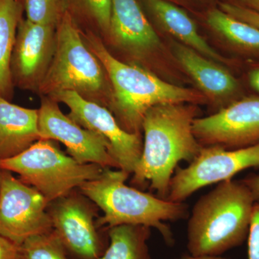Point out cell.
Instances as JSON below:
<instances>
[{
    "instance_id": "cell-8",
    "label": "cell",
    "mask_w": 259,
    "mask_h": 259,
    "mask_svg": "<svg viewBox=\"0 0 259 259\" xmlns=\"http://www.w3.org/2000/svg\"><path fill=\"white\" fill-rule=\"evenodd\" d=\"M97 207L79 189L48 204L53 232L70 257L99 259L108 246V233L102 234L97 226Z\"/></svg>"
},
{
    "instance_id": "cell-7",
    "label": "cell",
    "mask_w": 259,
    "mask_h": 259,
    "mask_svg": "<svg viewBox=\"0 0 259 259\" xmlns=\"http://www.w3.org/2000/svg\"><path fill=\"white\" fill-rule=\"evenodd\" d=\"M251 168H259V144L236 149L202 146L188 166L175 170L166 200L185 202L200 189L233 180L240 172Z\"/></svg>"
},
{
    "instance_id": "cell-14",
    "label": "cell",
    "mask_w": 259,
    "mask_h": 259,
    "mask_svg": "<svg viewBox=\"0 0 259 259\" xmlns=\"http://www.w3.org/2000/svg\"><path fill=\"white\" fill-rule=\"evenodd\" d=\"M107 36L116 47L139 62H147L161 49L159 37L137 0H112Z\"/></svg>"
},
{
    "instance_id": "cell-15",
    "label": "cell",
    "mask_w": 259,
    "mask_h": 259,
    "mask_svg": "<svg viewBox=\"0 0 259 259\" xmlns=\"http://www.w3.org/2000/svg\"><path fill=\"white\" fill-rule=\"evenodd\" d=\"M174 54L181 66L206 97L224 102L239 93L240 85L233 75L197 51L181 42L172 44Z\"/></svg>"
},
{
    "instance_id": "cell-21",
    "label": "cell",
    "mask_w": 259,
    "mask_h": 259,
    "mask_svg": "<svg viewBox=\"0 0 259 259\" xmlns=\"http://www.w3.org/2000/svg\"><path fill=\"white\" fill-rule=\"evenodd\" d=\"M19 259H71L54 232L28 238L20 245Z\"/></svg>"
},
{
    "instance_id": "cell-16",
    "label": "cell",
    "mask_w": 259,
    "mask_h": 259,
    "mask_svg": "<svg viewBox=\"0 0 259 259\" xmlns=\"http://www.w3.org/2000/svg\"><path fill=\"white\" fill-rule=\"evenodd\" d=\"M38 110L0 97V161L15 157L40 139Z\"/></svg>"
},
{
    "instance_id": "cell-23",
    "label": "cell",
    "mask_w": 259,
    "mask_h": 259,
    "mask_svg": "<svg viewBox=\"0 0 259 259\" xmlns=\"http://www.w3.org/2000/svg\"><path fill=\"white\" fill-rule=\"evenodd\" d=\"M73 7L108 35L112 0H70Z\"/></svg>"
},
{
    "instance_id": "cell-2",
    "label": "cell",
    "mask_w": 259,
    "mask_h": 259,
    "mask_svg": "<svg viewBox=\"0 0 259 259\" xmlns=\"http://www.w3.org/2000/svg\"><path fill=\"white\" fill-rule=\"evenodd\" d=\"M81 35L90 50L101 62L110 81L112 99L108 109L127 132L141 134L145 115L156 105H197L207 101L202 92L172 84L139 65L119 60L93 32L81 31Z\"/></svg>"
},
{
    "instance_id": "cell-5",
    "label": "cell",
    "mask_w": 259,
    "mask_h": 259,
    "mask_svg": "<svg viewBox=\"0 0 259 259\" xmlns=\"http://www.w3.org/2000/svg\"><path fill=\"white\" fill-rule=\"evenodd\" d=\"M65 91L74 92L107 108L111 102L106 71L85 44L81 30L68 10L56 27L54 56L37 93L48 97Z\"/></svg>"
},
{
    "instance_id": "cell-9",
    "label": "cell",
    "mask_w": 259,
    "mask_h": 259,
    "mask_svg": "<svg viewBox=\"0 0 259 259\" xmlns=\"http://www.w3.org/2000/svg\"><path fill=\"white\" fill-rule=\"evenodd\" d=\"M47 201L31 186L0 170V235L20 245L53 231Z\"/></svg>"
},
{
    "instance_id": "cell-11",
    "label": "cell",
    "mask_w": 259,
    "mask_h": 259,
    "mask_svg": "<svg viewBox=\"0 0 259 259\" xmlns=\"http://www.w3.org/2000/svg\"><path fill=\"white\" fill-rule=\"evenodd\" d=\"M193 131L202 146L236 149L258 144L259 97L236 100L212 115L197 117Z\"/></svg>"
},
{
    "instance_id": "cell-19",
    "label": "cell",
    "mask_w": 259,
    "mask_h": 259,
    "mask_svg": "<svg viewBox=\"0 0 259 259\" xmlns=\"http://www.w3.org/2000/svg\"><path fill=\"white\" fill-rule=\"evenodd\" d=\"M151 229L138 225L108 228V246L99 259H153L148 245Z\"/></svg>"
},
{
    "instance_id": "cell-29",
    "label": "cell",
    "mask_w": 259,
    "mask_h": 259,
    "mask_svg": "<svg viewBox=\"0 0 259 259\" xmlns=\"http://www.w3.org/2000/svg\"><path fill=\"white\" fill-rule=\"evenodd\" d=\"M175 259H228L223 257L222 255H185L180 258Z\"/></svg>"
},
{
    "instance_id": "cell-28",
    "label": "cell",
    "mask_w": 259,
    "mask_h": 259,
    "mask_svg": "<svg viewBox=\"0 0 259 259\" xmlns=\"http://www.w3.org/2000/svg\"><path fill=\"white\" fill-rule=\"evenodd\" d=\"M248 81L252 88L259 93V66L250 70L248 73Z\"/></svg>"
},
{
    "instance_id": "cell-6",
    "label": "cell",
    "mask_w": 259,
    "mask_h": 259,
    "mask_svg": "<svg viewBox=\"0 0 259 259\" xmlns=\"http://www.w3.org/2000/svg\"><path fill=\"white\" fill-rule=\"evenodd\" d=\"M104 168L79 163L48 139L38 140L18 156L0 161V170L18 174L20 180L38 191L49 204L97 178Z\"/></svg>"
},
{
    "instance_id": "cell-26",
    "label": "cell",
    "mask_w": 259,
    "mask_h": 259,
    "mask_svg": "<svg viewBox=\"0 0 259 259\" xmlns=\"http://www.w3.org/2000/svg\"><path fill=\"white\" fill-rule=\"evenodd\" d=\"M20 245L0 235V259H19Z\"/></svg>"
},
{
    "instance_id": "cell-22",
    "label": "cell",
    "mask_w": 259,
    "mask_h": 259,
    "mask_svg": "<svg viewBox=\"0 0 259 259\" xmlns=\"http://www.w3.org/2000/svg\"><path fill=\"white\" fill-rule=\"evenodd\" d=\"M23 6L29 21L54 27L68 10L64 0H23Z\"/></svg>"
},
{
    "instance_id": "cell-13",
    "label": "cell",
    "mask_w": 259,
    "mask_h": 259,
    "mask_svg": "<svg viewBox=\"0 0 259 259\" xmlns=\"http://www.w3.org/2000/svg\"><path fill=\"white\" fill-rule=\"evenodd\" d=\"M56 27L20 19L11 59L13 84L37 92L52 61Z\"/></svg>"
},
{
    "instance_id": "cell-27",
    "label": "cell",
    "mask_w": 259,
    "mask_h": 259,
    "mask_svg": "<svg viewBox=\"0 0 259 259\" xmlns=\"http://www.w3.org/2000/svg\"><path fill=\"white\" fill-rule=\"evenodd\" d=\"M241 181L248 187L255 202H259V175H250Z\"/></svg>"
},
{
    "instance_id": "cell-20",
    "label": "cell",
    "mask_w": 259,
    "mask_h": 259,
    "mask_svg": "<svg viewBox=\"0 0 259 259\" xmlns=\"http://www.w3.org/2000/svg\"><path fill=\"white\" fill-rule=\"evenodd\" d=\"M207 22L232 45L245 52L259 54V28L233 18L221 10L209 12Z\"/></svg>"
},
{
    "instance_id": "cell-25",
    "label": "cell",
    "mask_w": 259,
    "mask_h": 259,
    "mask_svg": "<svg viewBox=\"0 0 259 259\" xmlns=\"http://www.w3.org/2000/svg\"><path fill=\"white\" fill-rule=\"evenodd\" d=\"M221 10L233 18L250 24L259 28V13L245 6L224 3L221 5Z\"/></svg>"
},
{
    "instance_id": "cell-17",
    "label": "cell",
    "mask_w": 259,
    "mask_h": 259,
    "mask_svg": "<svg viewBox=\"0 0 259 259\" xmlns=\"http://www.w3.org/2000/svg\"><path fill=\"white\" fill-rule=\"evenodd\" d=\"M146 3L158 23L181 44L214 62L228 64L226 58L200 35L195 23L184 10L166 0H146Z\"/></svg>"
},
{
    "instance_id": "cell-24",
    "label": "cell",
    "mask_w": 259,
    "mask_h": 259,
    "mask_svg": "<svg viewBox=\"0 0 259 259\" xmlns=\"http://www.w3.org/2000/svg\"><path fill=\"white\" fill-rule=\"evenodd\" d=\"M246 241L248 259H259V202H255L253 206Z\"/></svg>"
},
{
    "instance_id": "cell-4",
    "label": "cell",
    "mask_w": 259,
    "mask_h": 259,
    "mask_svg": "<svg viewBox=\"0 0 259 259\" xmlns=\"http://www.w3.org/2000/svg\"><path fill=\"white\" fill-rule=\"evenodd\" d=\"M129 176L119 168H105L97 178L78 188L104 212L97 219V227L108 229L122 225L148 226L157 230L167 245H175L173 232L165 223L188 218V205L130 187L125 184Z\"/></svg>"
},
{
    "instance_id": "cell-1",
    "label": "cell",
    "mask_w": 259,
    "mask_h": 259,
    "mask_svg": "<svg viewBox=\"0 0 259 259\" xmlns=\"http://www.w3.org/2000/svg\"><path fill=\"white\" fill-rule=\"evenodd\" d=\"M198 109L193 104H163L151 107L143 120L144 146L131 180L136 188L148 182L158 197L166 199L179 163H191L202 146L193 131Z\"/></svg>"
},
{
    "instance_id": "cell-30",
    "label": "cell",
    "mask_w": 259,
    "mask_h": 259,
    "mask_svg": "<svg viewBox=\"0 0 259 259\" xmlns=\"http://www.w3.org/2000/svg\"><path fill=\"white\" fill-rule=\"evenodd\" d=\"M249 7L246 8L255 10L259 13V0H243Z\"/></svg>"
},
{
    "instance_id": "cell-10",
    "label": "cell",
    "mask_w": 259,
    "mask_h": 259,
    "mask_svg": "<svg viewBox=\"0 0 259 259\" xmlns=\"http://www.w3.org/2000/svg\"><path fill=\"white\" fill-rule=\"evenodd\" d=\"M48 97L69 107L68 115L103 140L120 169L130 175L134 173L142 155L144 141L141 134L127 132L107 107L85 100L74 92H61Z\"/></svg>"
},
{
    "instance_id": "cell-12",
    "label": "cell",
    "mask_w": 259,
    "mask_h": 259,
    "mask_svg": "<svg viewBox=\"0 0 259 259\" xmlns=\"http://www.w3.org/2000/svg\"><path fill=\"white\" fill-rule=\"evenodd\" d=\"M38 114L40 139L64 144L69 156L80 163L120 169L103 140L63 113L55 100L42 96Z\"/></svg>"
},
{
    "instance_id": "cell-3",
    "label": "cell",
    "mask_w": 259,
    "mask_h": 259,
    "mask_svg": "<svg viewBox=\"0 0 259 259\" xmlns=\"http://www.w3.org/2000/svg\"><path fill=\"white\" fill-rule=\"evenodd\" d=\"M255 200L240 181H225L200 197L187 224V249L194 255H222L248 238Z\"/></svg>"
},
{
    "instance_id": "cell-18",
    "label": "cell",
    "mask_w": 259,
    "mask_h": 259,
    "mask_svg": "<svg viewBox=\"0 0 259 259\" xmlns=\"http://www.w3.org/2000/svg\"><path fill=\"white\" fill-rule=\"evenodd\" d=\"M21 15L20 0H0V97L9 101L15 88L11 59Z\"/></svg>"
}]
</instances>
